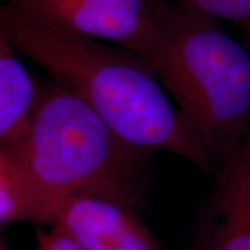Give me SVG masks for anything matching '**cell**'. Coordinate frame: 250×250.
<instances>
[{"mask_svg": "<svg viewBox=\"0 0 250 250\" xmlns=\"http://www.w3.org/2000/svg\"><path fill=\"white\" fill-rule=\"evenodd\" d=\"M181 7L192 10L217 21L236 24L242 31L250 28V0H171Z\"/></svg>", "mask_w": 250, "mask_h": 250, "instance_id": "ba28073f", "label": "cell"}, {"mask_svg": "<svg viewBox=\"0 0 250 250\" xmlns=\"http://www.w3.org/2000/svg\"><path fill=\"white\" fill-rule=\"evenodd\" d=\"M52 227L82 250H156L152 236L131 207L99 196H75L54 213Z\"/></svg>", "mask_w": 250, "mask_h": 250, "instance_id": "5b68a950", "label": "cell"}, {"mask_svg": "<svg viewBox=\"0 0 250 250\" xmlns=\"http://www.w3.org/2000/svg\"><path fill=\"white\" fill-rule=\"evenodd\" d=\"M0 17L14 49L50 72L125 142L211 168L195 134L139 56L54 27L6 1Z\"/></svg>", "mask_w": 250, "mask_h": 250, "instance_id": "6da1fadb", "label": "cell"}, {"mask_svg": "<svg viewBox=\"0 0 250 250\" xmlns=\"http://www.w3.org/2000/svg\"><path fill=\"white\" fill-rule=\"evenodd\" d=\"M28 16L113 43L149 62L157 42L154 0H4Z\"/></svg>", "mask_w": 250, "mask_h": 250, "instance_id": "277c9868", "label": "cell"}, {"mask_svg": "<svg viewBox=\"0 0 250 250\" xmlns=\"http://www.w3.org/2000/svg\"><path fill=\"white\" fill-rule=\"evenodd\" d=\"M20 220L50 224L68 199L99 196L134 208L147 156L57 85L38 93L24 131L4 146Z\"/></svg>", "mask_w": 250, "mask_h": 250, "instance_id": "7a4b0ae2", "label": "cell"}, {"mask_svg": "<svg viewBox=\"0 0 250 250\" xmlns=\"http://www.w3.org/2000/svg\"><path fill=\"white\" fill-rule=\"evenodd\" d=\"M0 17V147L21 134L35 104V83L16 54Z\"/></svg>", "mask_w": 250, "mask_h": 250, "instance_id": "52a82bcc", "label": "cell"}, {"mask_svg": "<svg viewBox=\"0 0 250 250\" xmlns=\"http://www.w3.org/2000/svg\"><path fill=\"white\" fill-rule=\"evenodd\" d=\"M36 250H82L70 236L52 227L50 231L36 232Z\"/></svg>", "mask_w": 250, "mask_h": 250, "instance_id": "30bf717a", "label": "cell"}, {"mask_svg": "<svg viewBox=\"0 0 250 250\" xmlns=\"http://www.w3.org/2000/svg\"><path fill=\"white\" fill-rule=\"evenodd\" d=\"M243 34H245V39H246V43H248V46L250 47V28L245 29V31H243Z\"/></svg>", "mask_w": 250, "mask_h": 250, "instance_id": "8fae6325", "label": "cell"}, {"mask_svg": "<svg viewBox=\"0 0 250 250\" xmlns=\"http://www.w3.org/2000/svg\"><path fill=\"white\" fill-rule=\"evenodd\" d=\"M0 250H10L9 248H7V245L1 241V238H0Z\"/></svg>", "mask_w": 250, "mask_h": 250, "instance_id": "7c38bea8", "label": "cell"}, {"mask_svg": "<svg viewBox=\"0 0 250 250\" xmlns=\"http://www.w3.org/2000/svg\"><path fill=\"white\" fill-rule=\"evenodd\" d=\"M157 42L147 64L203 147L220 166L250 124V47L218 21L154 0Z\"/></svg>", "mask_w": 250, "mask_h": 250, "instance_id": "3957f363", "label": "cell"}, {"mask_svg": "<svg viewBox=\"0 0 250 250\" xmlns=\"http://www.w3.org/2000/svg\"><path fill=\"white\" fill-rule=\"evenodd\" d=\"M20 220L4 147H0V224Z\"/></svg>", "mask_w": 250, "mask_h": 250, "instance_id": "9c48e42d", "label": "cell"}, {"mask_svg": "<svg viewBox=\"0 0 250 250\" xmlns=\"http://www.w3.org/2000/svg\"><path fill=\"white\" fill-rule=\"evenodd\" d=\"M218 172L206 250H250V124Z\"/></svg>", "mask_w": 250, "mask_h": 250, "instance_id": "8992f818", "label": "cell"}]
</instances>
